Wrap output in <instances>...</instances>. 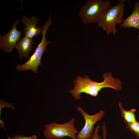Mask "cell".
<instances>
[{"instance_id":"4fadbf2b","label":"cell","mask_w":139,"mask_h":139,"mask_svg":"<svg viewBox=\"0 0 139 139\" xmlns=\"http://www.w3.org/2000/svg\"><path fill=\"white\" fill-rule=\"evenodd\" d=\"M37 136L34 135L30 136H25L21 135H15L12 137L8 136L7 139H37Z\"/></svg>"},{"instance_id":"6da1fadb","label":"cell","mask_w":139,"mask_h":139,"mask_svg":"<svg viewBox=\"0 0 139 139\" xmlns=\"http://www.w3.org/2000/svg\"><path fill=\"white\" fill-rule=\"evenodd\" d=\"M103 81L100 83L94 81L88 76L83 78L80 75L73 82L74 87L69 92L75 100H79L81 94L85 93L95 97L102 89L108 88L118 91L122 88L121 83L118 79L113 78L111 73L107 72L102 75Z\"/></svg>"},{"instance_id":"52a82bcc","label":"cell","mask_w":139,"mask_h":139,"mask_svg":"<svg viewBox=\"0 0 139 139\" xmlns=\"http://www.w3.org/2000/svg\"><path fill=\"white\" fill-rule=\"evenodd\" d=\"M17 19L10 30L3 36H0V48L5 53H12L20 39L22 33L16 29V26L20 21Z\"/></svg>"},{"instance_id":"9c48e42d","label":"cell","mask_w":139,"mask_h":139,"mask_svg":"<svg viewBox=\"0 0 139 139\" xmlns=\"http://www.w3.org/2000/svg\"><path fill=\"white\" fill-rule=\"evenodd\" d=\"M34 44L33 39L24 36L20 39L15 46L18 50L20 59L24 57L30 58V53H31L33 45Z\"/></svg>"},{"instance_id":"7a4b0ae2","label":"cell","mask_w":139,"mask_h":139,"mask_svg":"<svg viewBox=\"0 0 139 139\" xmlns=\"http://www.w3.org/2000/svg\"><path fill=\"white\" fill-rule=\"evenodd\" d=\"M124 6L119 2L113 6H109L99 15L97 21L98 25L105 31L108 36L111 33L115 35L116 25L123 22Z\"/></svg>"},{"instance_id":"9a60e30c","label":"cell","mask_w":139,"mask_h":139,"mask_svg":"<svg viewBox=\"0 0 139 139\" xmlns=\"http://www.w3.org/2000/svg\"><path fill=\"white\" fill-rule=\"evenodd\" d=\"M102 139H107V129L106 124L104 122L102 127Z\"/></svg>"},{"instance_id":"8992f818","label":"cell","mask_w":139,"mask_h":139,"mask_svg":"<svg viewBox=\"0 0 139 139\" xmlns=\"http://www.w3.org/2000/svg\"><path fill=\"white\" fill-rule=\"evenodd\" d=\"M76 110L82 115L85 120L84 125L81 130L76 135V139L91 138L94 132V126L98 121L104 116L105 112L100 110L95 114L90 115L85 112L82 107L78 106Z\"/></svg>"},{"instance_id":"5b68a950","label":"cell","mask_w":139,"mask_h":139,"mask_svg":"<svg viewBox=\"0 0 139 139\" xmlns=\"http://www.w3.org/2000/svg\"><path fill=\"white\" fill-rule=\"evenodd\" d=\"M110 2L102 0H89L81 7L79 13L82 22L87 24L97 22L100 14L110 6Z\"/></svg>"},{"instance_id":"5bb4252c","label":"cell","mask_w":139,"mask_h":139,"mask_svg":"<svg viewBox=\"0 0 139 139\" xmlns=\"http://www.w3.org/2000/svg\"><path fill=\"white\" fill-rule=\"evenodd\" d=\"M100 129L99 125L97 126L95 128L91 139H101V136L99 134Z\"/></svg>"},{"instance_id":"277c9868","label":"cell","mask_w":139,"mask_h":139,"mask_svg":"<svg viewBox=\"0 0 139 139\" xmlns=\"http://www.w3.org/2000/svg\"><path fill=\"white\" fill-rule=\"evenodd\" d=\"M75 119L73 118L68 122L59 124L54 121L45 125L44 135L47 139H62L65 137L76 139L79 131L75 128Z\"/></svg>"},{"instance_id":"30bf717a","label":"cell","mask_w":139,"mask_h":139,"mask_svg":"<svg viewBox=\"0 0 139 139\" xmlns=\"http://www.w3.org/2000/svg\"><path fill=\"white\" fill-rule=\"evenodd\" d=\"M131 13L124 19L120 25L121 28L132 27L139 30V1L136 2Z\"/></svg>"},{"instance_id":"2e32d148","label":"cell","mask_w":139,"mask_h":139,"mask_svg":"<svg viewBox=\"0 0 139 139\" xmlns=\"http://www.w3.org/2000/svg\"><path fill=\"white\" fill-rule=\"evenodd\" d=\"M138 40L139 41V34L138 35Z\"/></svg>"},{"instance_id":"ba28073f","label":"cell","mask_w":139,"mask_h":139,"mask_svg":"<svg viewBox=\"0 0 139 139\" xmlns=\"http://www.w3.org/2000/svg\"><path fill=\"white\" fill-rule=\"evenodd\" d=\"M21 20L25 25L23 29L24 36L33 39L41 33H42L44 29V25L40 27H37L38 18L33 16L29 18L24 16H23Z\"/></svg>"},{"instance_id":"7c38bea8","label":"cell","mask_w":139,"mask_h":139,"mask_svg":"<svg viewBox=\"0 0 139 139\" xmlns=\"http://www.w3.org/2000/svg\"><path fill=\"white\" fill-rule=\"evenodd\" d=\"M126 128L134 133L139 139V122L137 121L133 122L126 123Z\"/></svg>"},{"instance_id":"8fae6325","label":"cell","mask_w":139,"mask_h":139,"mask_svg":"<svg viewBox=\"0 0 139 139\" xmlns=\"http://www.w3.org/2000/svg\"><path fill=\"white\" fill-rule=\"evenodd\" d=\"M118 106L122 117L124 119V121L125 123H132L136 121L135 115L136 110L134 109L126 110L123 107L120 101L118 102Z\"/></svg>"},{"instance_id":"3957f363","label":"cell","mask_w":139,"mask_h":139,"mask_svg":"<svg viewBox=\"0 0 139 139\" xmlns=\"http://www.w3.org/2000/svg\"><path fill=\"white\" fill-rule=\"evenodd\" d=\"M49 17L44 25V29L42 33L41 40L38 44L36 49L29 59L22 64H18L16 67V69L19 72H23L31 70L35 74L38 73V67L41 65V59L44 53L47 51V46L50 42L48 41L46 36L48 28L52 23L51 17Z\"/></svg>"}]
</instances>
